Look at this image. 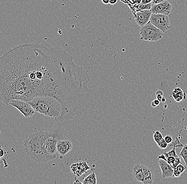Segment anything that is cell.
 <instances>
[{"label": "cell", "instance_id": "34", "mask_svg": "<svg viewBox=\"0 0 187 184\" xmlns=\"http://www.w3.org/2000/svg\"><path fill=\"white\" fill-rule=\"evenodd\" d=\"M153 101L154 102V103H155V104H156L157 106L159 105L160 104L161 102L159 100H158L157 99H155V100H153Z\"/></svg>", "mask_w": 187, "mask_h": 184}, {"label": "cell", "instance_id": "25", "mask_svg": "<svg viewBox=\"0 0 187 184\" xmlns=\"http://www.w3.org/2000/svg\"><path fill=\"white\" fill-rule=\"evenodd\" d=\"M176 158L175 157H172V156H169L166 157V161L167 163H169L170 165H172L174 163H175V160Z\"/></svg>", "mask_w": 187, "mask_h": 184}, {"label": "cell", "instance_id": "37", "mask_svg": "<svg viewBox=\"0 0 187 184\" xmlns=\"http://www.w3.org/2000/svg\"><path fill=\"white\" fill-rule=\"evenodd\" d=\"M4 152V150H3L2 148H1V157L2 158V157H3V156L5 154Z\"/></svg>", "mask_w": 187, "mask_h": 184}, {"label": "cell", "instance_id": "3", "mask_svg": "<svg viewBox=\"0 0 187 184\" xmlns=\"http://www.w3.org/2000/svg\"><path fill=\"white\" fill-rule=\"evenodd\" d=\"M36 112L58 120L62 112L61 104L53 97L37 96L28 101Z\"/></svg>", "mask_w": 187, "mask_h": 184}, {"label": "cell", "instance_id": "24", "mask_svg": "<svg viewBox=\"0 0 187 184\" xmlns=\"http://www.w3.org/2000/svg\"><path fill=\"white\" fill-rule=\"evenodd\" d=\"M180 163H182L181 161V159H180V158L178 157L176 158L175 163H174L171 166L172 167L173 169H175L176 168V167L178 166Z\"/></svg>", "mask_w": 187, "mask_h": 184}, {"label": "cell", "instance_id": "11", "mask_svg": "<svg viewBox=\"0 0 187 184\" xmlns=\"http://www.w3.org/2000/svg\"><path fill=\"white\" fill-rule=\"evenodd\" d=\"M72 148V143L68 139H62L58 141L57 143V151L60 155L65 156Z\"/></svg>", "mask_w": 187, "mask_h": 184}, {"label": "cell", "instance_id": "19", "mask_svg": "<svg viewBox=\"0 0 187 184\" xmlns=\"http://www.w3.org/2000/svg\"><path fill=\"white\" fill-rule=\"evenodd\" d=\"M179 155L182 157L185 164L187 166V143L186 144L184 145L183 148L182 149Z\"/></svg>", "mask_w": 187, "mask_h": 184}, {"label": "cell", "instance_id": "13", "mask_svg": "<svg viewBox=\"0 0 187 184\" xmlns=\"http://www.w3.org/2000/svg\"><path fill=\"white\" fill-rule=\"evenodd\" d=\"M132 174L135 181L138 182H143L144 176L141 168V164H136L135 165L132 170Z\"/></svg>", "mask_w": 187, "mask_h": 184}, {"label": "cell", "instance_id": "5", "mask_svg": "<svg viewBox=\"0 0 187 184\" xmlns=\"http://www.w3.org/2000/svg\"><path fill=\"white\" fill-rule=\"evenodd\" d=\"M149 22L163 32L171 28L169 17L165 14L152 13Z\"/></svg>", "mask_w": 187, "mask_h": 184}, {"label": "cell", "instance_id": "7", "mask_svg": "<svg viewBox=\"0 0 187 184\" xmlns=\"http://www.w3.org/2000/svg\"><path fill=\"white\" fill-rule=\"evenodd\" d=\"M172 5L169 1L166 0L160 3L153 4L151 11L152 13L165 14L169 16L172 12Z\"/></svg>", "mask_w": 187, "mask_h": 184}, {"label": "cell", "instance_id": "40", "mask_svg": "<svg viewBox=\"0 0 187 184\" xmlns=\"http://www.w3.org/2000/svg\"><path fill=\"white\" fill-rule=\"evenodd\" d=\"M166 101V98L165 97H162V102H165Z\"/></svg>", "mask_w": 187, "mask_h": 184}, {"label": "cell", "instance_id": "39", "mask_svg": "<svg viewBox=\"0 0 187 184\" xmlns=\"http://www.w3.org/2000/svg\"><path fill=\"white\" fill-rule=\"evenodd\" d=\"M74 184H76V183H80V184H82V182H81L80 181H79V180L78 179H76V181L74 182Z\"/></svg>", "mask_w": 187, "mask_h": 184}, {"label": "cell", "instance_id": "9", "mask_svg": "<svg viewBox=\"0 0 187 184\" xmlns=\"http://www.w3.org/2000/svg\"><path fill=\"white\" fill-rule=\"evenodd\" d=\"M58 138H56V134L53 136L47 138L45 141V149L46 152L51 155H56L57 151V143Z\"/></svg>", "mask_w": 187, "mask_h": 184}, {"label": "cell", "instance_id": "30", "mask_svg": "<svg viewBox=\"0 0 187 184\" xmlns=\"http://www.w3.org/2000/svg\"><path fill=\"white\" fill-rule=\"evenodd\" d=\"M141 3L144 4L150 3H152V0H141Z\"/></svg>", "mask_w": 187, "mask_h": 184}, {"label": "cell", "instance_id": "10", "mask_svg": "<svg viewBox=\"0 0 187 184\" xmlns=\"http://www.w3.org/2000/svg\"><path fill=\"white\" fill-rule=\"evenodd\" d=\"M158 163L162 171V177L163 178L165 179L173 177L174 169L171 165L163 159H158Z\"/></svg>", "mask_w": 187, "mask_h": 184}, {"label": "cell", "instance_id": "38", "mask_svg": "<svg viewBox=\"0 0 187 184\" xmlns=\"http://www.w3.org/2000/svg\"><path fill=\"white\" fill-rule=\"evenodd\" d=\"M151 106H152V107H153L154 108H155L156 107H157V106L156 105V104H155V103H154V101H152V102H151Z\"/></svg>", "mask_w": 187, "mask_h": 184}, {"label": "cell", "instance_id": "26", "mask_svg": "<svg viewBox=\"0 0 187 184\" xmlns=\"http://www.w3.org/2000/svg\"><path fill=\"white\" fill-rule=\"evenodd\" d=\"M164 139L169 144H170L172 142V137L170 135H166Z\"/></svg>", "mask_w": 187, "mask_h": 184}, {"label": "cell", "instance_id": "27", "mask_svg": "<svg viewBox=\"0 0 187 184\" xmlns=\"http://www.w3.org/2000/svg\"><path fill=\"white\" fill-rule=\"evenodd\" d=\"M182 173L180 172H179L178 170H176V169H174V172H173V177H180Z\"/></svg>", "mask_w": 187, "mask_h": 184}, {"label": "cell", "instance_id": "8", "mask_svg": "<svg viewBox=\"0 0 187 184\" xmlns=\"http://www.w3.org/2000/svg\"><path fill=\"white\" fill-rule=\"evenodd\" d=\"M152 12L149 10H144L137 11L134 14L135 21L139 26L141 27L148 23Z\"/></svg>", "mask_w": 187, "mask_h": 184}, {"label": "cell", "instance_id": "14", "mask_svg": "<svg viewBox=\"0 0 187 184\" xmlns=\"http://www.w3.org/2000/svg\"><path fill=\"white\" fill-rule=\"evenodd\" d=\"M74 165L76 167L79 168V169H78V170H76V172H74L75 175H77V176H80L83 173L86 172V171L90 169V167H88V165L86 163H78L74 164Z\"/></svg>", "mask_w": 187, "mask_h": 184}, {"label": "cell", "instance_id": "33", "mask_svg": "<svg viewBox=\"0 0 187 184\" xmlns=\"http://www.w3.org/2000/svg\"><path fill=\"white\" fill-rule=\"evenodd\" d=\"M117 0H110V3L109 4H111V5H114L117 3Z\"/></svg>", "mask_w": 187, "mask_h": 184}, {"label": "cell", "instance_id": "22", "mask_svg": "<svg viewBox=\"0 0 187 184\" xmlns=\"http://www.w3.org/2000/svg\"><path fill=\"white\" fill-rule=\"evenodd\" d=\"M168 144H167V142L165 141V139H164L163 138V139L161 141L160 143H159L158 146L160 147L161 149H165L167 148V146H168Z\"/></svg>", "mask_w": 187, "mask_h": 184}, {"label": "cell", "instance_id": "4", "mask_svg": "<svg viewBox=\"0 0 187 184\" xmlns=\"http://www.w3.org/2000/svg\"><path fill=\"white\" fill-rule=\"evenodd\" d=\"M140 35V40L155 42L162 39L164 32L149 22L141 27Z\"/></svg>", "mask_w": 187, "mask_h": 184}, {"label": "cell", "instance_id": "16", "mask_svg": "<svg viewBox=\"0 0 187 184\" xmlns=\"http://www.w3.org/2000/svg\"><path fill=\"white\" fill-rule=\"evenodd\" d=\"M82 184H97V178H96V176L95 173L94 172H93L92 173H90L89 175H88L87 177H86L83 182Z\"/></svg>", "mask_w": 187, "mask_h": 184}, {"label": "cell", "instance_id": "32", "mask_svg": "<svg viewBox=\"0 0 187 184\" xmlns=\"http://www.w3.org/2000/svg\"><path fill=\"white\" fill-rule=\"evenodd\" d=\"M156 99H157L158 100H160V101H162V97H163V96H162V95L158 94V95H156Z\"/></svg>", "mask_w": 187, "mask_h": 184}, {"label": "cell", "instance_id": "12", "mask_svg": "<svg viewBox=\"0 0 187 184\" xmlns=\"http://www.w3.org/2000/svg\"><path fill=\"white\" fill-rule=\"evenodd\" d=\"M144 179L142 183L144 184H151L154 181V175L153 170L146 165L141 164Z\"/></svg>", "mask_w": 187, "mask_h": 184}, {"label": "cell", "instance_id": "29", "mask_svg": "<svg viewBox=\"0 0 187 184\" xmlns=\"http://www.w3.org/2000/svg\"><path fill=\"white\" fill-rule=\"evenodd\" d=\"M131 1L134 5H138L141 2V0H131Z\"/></svg>", "mask_w": 187, "mask_h": 184}, {"label": "cell", "instance_id": "20", "mask_svg": "<svg viewBox=\"0 0 187 184\" xmlns=\"http://www.w3.org/2000/svg\"><path fill=\"white\" fill-rule=\"evenodd\" d=\"M166 157H169V156H172V157H178L179 156L177 155V154L176 153V150H175V147H173L172 150H170L169 152H165L163 153Z\"/></svg>", "mask_w": 187, "mask_h": 184}, {"label": "cell", "instance_id": "17", "mask_svg": "<svg viewBox=\"0 0 187 184\" xmlns=\"http://www.w3.org/2000/svg\"><path fill=\"white\" fill-rule=\"evenodd\" d=\"M152 4H153L152 3H150L144 4L140 3L138 5H135L136 6V12L141 11V10H151L152 6H153Z\"/></svg>", "mask_w": 187, "mask_h": 184}, {"label": "cell", "instance_id": "36", "mask_svg": "<svg viewBox=\"0 0 187 184\" xmlns=\"http://www.w3.org/2000/svg\"><path fill=\"white\" fill-rule=\"evenodd\" d=\"M158 94H160V95H162V96H163V92L162 91V90H157L156 91V95H158Z\"/></svg>", "mask_w": 187, "mask_h": 184}, {"label": "cell", "instance_id": "28", "mask_svg": "<svg viewBox=\"0 0 187 184\" xmlns=\"http://www.w3.org/2000/svg\"><path fill=\"white\" fill-rule=\"evenodd\" d=\"M165 1H166V0H152V3H153V4H156L164 2Z\"/></svg>", "mask_w": 187, "mask_h": 184}, {"label": "cell", "instance_id": "23", "mask_svg": "<svg viewBox=\"0 0 187 184\" xmlns=\"http://www.w3.org/2000/svg\"><path fill=\"white\" fill-rule=\"evenodd\" d=\"M175 169L182 173L185 171V169H187V168L184 166L183 163H180L178 166L176 167Z\"/></svg>", "mask_w": 187, "mask_h": 184}, {"label": "cell", "instance_id": "18", "mask_svg": "<svg viewBox=\"0 0 187 184\" xmlns=\"http://www.w3.org/2000/svg\"><path fill=\"white\" fill-rule=\"evenodd\" d=\"M153 138H154L155 142L157 143V144L158 145L159 143H160L161 141L163 139V137L160 131L156 130V131H155V132H154Z\"/></svg>", "mask_w": 187, "mask_h": 184}, {"label": "cell", "instance_id": "35", "mask_svg": "<svg viewBox=\"0 0 187 184\" xmlns=\"http://www.w3.org/2000/svg\"><path fill=\"white\" fill-rule=\"evenodd\" d=\"M102 2L105 4H108L110 3V0H102Z\"/></svg>", "mask_w": 187, "mask_h": 184}, {"label": "cell", "instance_id": "15", "mask_svg": "<svg viewBox=\"0 0 187 184\" xmlns=\"http://www.w3.org/2000/svg\"><path fill=\"white\" fill-rule=\"evenodd\" d=\"M172 96L176 101L180 102L184 98L183 91L180 88H175L173 91Z\"/></svg>", "mask_w": 187, "mask_h": 184}, {"label": "cell", "instance_id": "31", "mask_svg": "<svg viewBox=\"0 0 187 184\" xmlns=\"http://www.w3.org/2000/svg\"><path fill=\"white\" fill-rule=\"evenodd\" d=\"M158 159H163L164 160L166 161V157L165 154L164 153H162L161 156H159L158 157Z\"/></svg>", "mask_w": 187, "mask_h": 184}, {"label": "cell", "instance_id": "2", "mask_svg": "<svg viewBox=\"0 0 187 184\" xmlns=\"http://www.w3.org/2000/svg\"><path fill=\"white\" fill-rule=\"evenodd\" d=\"M49 130H41L31 134L24 142L26 152L36 163H46L56 159V155L48 153L45 150V141L47 138L55 135Z\"/></svg>", "mask_w": 187, "mask_h": 184}, {"label": "cell", "instance_id": "21", "mask_svg": "<svg viewBox=\"0 0 187 184\" xmlns=\"http://www.w3.org/2000/svg\"><path fill=\"white\" fill-rule=\"evenodd\" d=\"M171 145H172L173 147H175V148L176 147H184V145L182 144L181 142H180V141L179 140L178 138H176V140H175V142H172V143L170 144Z\"/></svg>", "mask_w": 187, "mask_h": 184}, {"label": "cell", "instance_id": "6", "mask_svg": "<svg viewBox=\"0 0 187 184\" xmlns=\"http://www.w3.org/2000/svg\"><path fill=\"white\" fill-rule=\"evenodd\" d=\"M7 105L12 106L18 109L26 118L31 117L36 112L31 104L24 100L13 99L9 101Z\"/></svg>", "mask_w": 187, "mask_h": 184}, {"label": "cell", "instance_id": "1", "mask_svg": "<svg viewBox=\"0 0 187 184\" xmlns=\"http://www.w3.org/2000/svg\"><path fill=\"white\" fill-rule=\"evenodd\" d=\"M90 77L61 48L49 44H26L10 50L0 59V99L28 102L37 96L53 97L61 104L58 121L96 110Z\"/></svg>", "mask_w": 187, "mask_h": 184}]
</instances>
